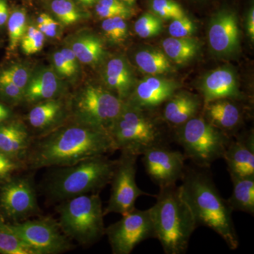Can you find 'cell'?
Instances as JSON below:
<instances>
[{
  "instance_id": "1",
  "label": "cell",
  "mask_w": 254,
  "mask_h": 254,
  "mask_svg": "<svg viewBox=\"0 0 254 254\" xmlns=\"http://www.w3.org/2000/svg\"><path fill=\"white\" fill-rule=\"evenodd\" d=\"M116 150L109 133L71 119L56 129L34 138L26 158V168L36 171L68 166Z\"/></svg>"
},
{
  "instance_id": "2",
  "label": "cell",
  "mask_w": 254,
  "mask_h": 254,
  "mask_svg": "<svg viewBox=\"0 0 254 254\" xmlns=\"http://www.w3.org/2000/svg\"><path fill=\"white\" fill-rule=\"evenodd\" d=\"M180 186L183 199L190 207L196 222L216 232L231 250L240 246L232 210L221 194L210 174L186 169Z\"/></svg>"
},
{
  "instance_id": "3",
  "label": "cell",
  "mask_w": 254,
  "mask_h": 254,
  "mask_svg": "<svg viewBox=\"0 0 254 254\" xmlns=\"http://www.w3.org/2000/svg\"><path fill=\"white\" fill-rule=\"evenodd\" d=\"M156 203L150 208L156 239L166 254H184L188 250L196 222L183 199L180 186L161 187Z\"/></svg>"
},
{
  "instance_id": "4",
  "label": "cell",
  "mask_w": 254,
  "mask_h": 254,
  "mask_svg": "<svg viewBox=\"0 0 254 254\" xmlns=\"http://www.w3.org/2000/svg\"><path fill=\"white\" fill-rule=\"evenodd\" d=\"M115 163L116 160L100 155L54 168L45 181V194L50 201L60 203L78 195L98 193L110 183Z\"/></svg>"
},
{
  "instance_id": "5",
  "label": "cell",
  "mask_w": 254,
  "mask_h": 254,
  "mask_svg": "<svg viewBox=\"0 0 254 254\" xmlns=\"http://www.w3.org/2000/svg\"><path fill=\"white\" fill-rule=\"evenodd\" d=\"M62 230L71 241L88 247L105 235L104 210L98 193L78 195L55 208Z\"/></svg>"
},
{
  "instance_id": "6",
  "label": "cell",
  "mask_w": 254,
  "mask_h": 254,
  "mask_svg": "<svg viewBox=\"0 0 254 254\" xmlns=\"http://www.w3.org/2000/svg\"><path fill=\"white\" fill-rule=\"evenodd\" d=\"M146 110L125 102L123 111L110 132L117 150L139 156L153 147L168 145V138L158 121Z\"/></svg>"
},
{
  "instance_id": "7",
  "label": "cell",
  "mask_w": 254,
  "mask_h": 254,
  "mask_svg": "<svg viewBox=\"0 0 254 254\" xmlns=\"http://www.w3.org/2000/svg\"><path fill=\"white\" fill-rule=\"evenodd\" d=\"M232 138L202 116L190 119L179 127L175 134L186 158L201 168H210L214 162L223 158Z\"/></svg>"
},
{
  "instance_id": "8",
  "label": "cell",
  "mask_w": 254,
  "mask_h": 254,
  "mask_svg": "<svg viewBox=\"0 0 254 254\" xmlns=\"http://www.w3.org/2000/svg\"><path fill=\"white\" fill-rule=\"evenodd\" d=\"M125 101L103 87L88 85L70 100L71 119L110 133Z\"/></svg>"
},
{
  "instance_id": "9",
  "label": "cell",
  "mask_w": 254,
  "mask_h": 254,
  "mask_svg": "<svg viewBox=\"0 0 254 254\" xmlns=\"http://www.w3.org/2000/svg\"><path fill=\"white\" fill-rule=\"evenodd\" d=\"M33 174L17 173L0 184V216L9 223L39 216Z\"/></svg>"
},
{
  "instance_id": "10",
  "label": "cell",
  "mask_w": 254,
  "mask_h": 254,
  "mask_svg": "<svg viewBox=\"0 0 254 254\" xmlns=\"http://www.w3.org/2000/svg\"><path fill=\"white\" fill-rule=\"evenodd\" d=\"M10 226L36 254H60L74 249L72 241L62 230L58 220L50 216H37Z\"/></svg>"
},
{
  "instance_id": "11",
  "label": "cell",
  "mask_w": 254,
  "mask_h": 254,
  "mask_svg": "<svg viewBox=\"0 0 254 254\" xmlns=\"http://www.w3.org/2000/svg\"><path fill=\"white\" fill-rule=\"evenodd\" d=\"M138 155L121 151L116 160L111 181V193L104 215L118 213L125 215L135 208L137 198L142 195L155 196L142 190L136 182Z\"/></svg>"
},
{
  "instance_id": "12",
  "label": "cell",
  "mask_w": 254,
  "mask_h": 254,
  "mask_svg": "<svg viewBox=\"0 0 254 254\" xmlns=\"http://www.w3.org/2000/svg\"><path fill=\"white\" fill-rule=\"evenodd\" d=\"M112 253L129 254L143 241L156 238L150 208L141 210L135 208L123 215L118 222L105 227Z\"/></svg>"
},
{
  "instance_id": "13",
  "label": "cell",
  "mask_w": 254,
  "mask_h": 254,
  "mask_svg": "<svg viewBox=\"0 0 254 254\" xmlns=\"http://www.w3.org/2000/svg\"><path fill=\"white\" fill-rule=\"evenodd\" d=\"M142 155L145 171L160 188L177 185L185 175L186 157L178 150L170 149L168 145L153 147Z\"/></svg>"
},
{
  "instance_id": "14",
  "label": "cell",
  "mask_w": 254,
  "mask_h": 254,
  "mask_svg": "<svg viewBox=\"0 0 254 254\" xmlns=\"http://www.w3.org/2000/svg\"><path fill=\"white\" fill-rule=\"evenodd\" d=\"M27 115L28 125L37 132L36 137L41 136L56 129L71 120V108L58 98L44 100L33 104Z\"/></svg>"
},
{
  "instance_id": "15",
  "label": "cell",
  "mask_w": 254,
  "mask_h": 254,
  "mask_svg": "<svg viewBox=\"0 0 254 254\" xmlns=\"http://www.w3.org/2000/svg\"><path fill=\"white\" fill-rule=\"evenodd\" d=\"M179 88V83L172 80L146 78L138 83L125 102L141 109L152 110L165 103Z\"/></svg>"
},
{
  "instance_id": "16",
  "label": "cell",
  "mask_w": 254,
  "mask_h": 254,
  "mask_svg": "<svg viewBox=\"0 0 254 254\" xmlns=\"http://www.w3.org/2000/svg\"><path fill=\"white\" fill-rule=\"evenodd\" d=\"M208 41L215 53L229 55L235 53L240 45V31L236 14L229 10H222L210 22Z\"/></svg>"
},
{
  "instance_id": "17",
  "label": "cell",
  "mask_w": 254,
  "mask_h": 254,
  "mask_svg": "<svg viewBox=\"0 0 254 254\" xmlns=\"http://www.w3.org/2000/svg\"><path fill=\"white\" fill-rule=\"evenodd\" d=\"M235 136V139L232 138L223 156L231 180L254 176V133Z\"/></svg>"
},
{
  "instance_id": "18",
  "label": "cell",
  "mask_w": 254,
  "mask_h": 254,
  "mask_svg": "<svg viewBox=\"0 0 254 254\" xmlns=\"http://www.w3.org/2000/svg\"><path fill=\"white\" fill-rule=\"evenodd\" d=\"M33 139L34 137L23 122L9 119L0 123V150L11 158L26 164Z\"/></svg>"
},
{
  "instance_id": "19",
  "label": "cell",
  "mask_w": 254,
  "mask_h": 254,
  "mask_svg": "<svg viewBox=\"0 0 254 254\" xmlns=\"http://www.w3.org/2000/svg\"><path fill=\"white\" fill-rule=\"evenodd\" d=\"M202 117L231 138L235 136V132L242 122V110L230 98L204 103Z\"/></svg>"
},
{
  "instance_id": "20",
  "label": "cell",
  "mask_w": 254,
  "mask_h": 254,
  "mask_svg": "<svg viewBox=\"0 0 254 254\" xmlns=\"http://www.w3.org/2000/svg\"><path fill=\"white\" fill-rule=\"evenodd\" d=\"M203 103L225 98H240L236 77L229 68H219L209 73L202 83Z\"/></svg>"
},
{
  "instance_id": "21",
  "label": "cell",
  "mask_w": 254,
  "mask_h": 254,
  "mask_svg": "<svg viewBox=\"0 0 254 254\" xmlns=\"http://www.w3.org/2000/svg\"><path fill=\"white\" fill-rule=\"evenodd\" d=\"M63 86L57 73L50 68H42L31 75L25 90L24 100L28 103H36L44 100L60 98Z\"/></svg>"
},
{
  "instance_id": "22",
  "label": "cell",
  "mask_w": 254,
  "mask_h": 254,
  "mask_svg": "<svg viewBox=\"0 0 254 254\" xmlns=\"http://www.w3.org/2000/svg\"><path fill=\"white\" fill-rule=\"evenodd\" d=\"M200 108L201 102L196 95L175 93L165 102L162 117L165 123L178 128L197 117Z\"/></svg>"
},
{
  "instance_id": "23",
  "label": "cell",
  "mask_w": 254,
  "mask_h": 254,
  "mask_svg": "<svg viewBox=\"0 0 254 254\" xmlns=\"http://www.w3.org/2000/svg\"><path fill=\"white\" fill-rule=\"evenodd\" d=\"M105 84L120 99L125 101L132 92L133 73L126 60L114 58L107 63L104 71Z\"/></svg>"
},
{
  "instance_id": "24",
  "label": "cell",
  "mask_w": 254,
  "mask_h": 254,
  "mask_svg": "<svg viewBox=\"0 0 254 254\" xmlns=\"http://www.w3.org/2000/svg\"><path fill=\"white\" fill-rule=\"evenodd\" d=\"M69 45L78 61L86 64L98 63L105 55L104 46L101 40L87 32L75 35L70 40Z\"/></svg>"
},
{
  "instance_id": "25",
  "label": "cell",
  "mask_w": 254,
  "mask_h": 254,
  "mask_svg": "<svg viewBox=\"0 0 254 254\" xmlns=\"http://www.w3.org/2000/svg\"><path fill=\"white\" fill-rule=\"evenodd\" d=\"M233 190L227 200L232 212L254 214V176L232 179Z\"/></svg>"
},
{
  "instance_id": "26",
  "label": "cell",
  "mask_w": 254,
  "mask_h": 254,
  "mask_svg": "<svg viewBox=\"0 0 254 254\" xmlns=\"http://www.w3.org/2000/svg\"><path fill=\"white\" fill-rule=\"evenodd\" d=\"M165 55L174 63L182 64L188 63L198 53V41L190 38H168L163 42Z\"/></svg>"
},
{
  "instance_id": "27",
  "label": "cell",
  "mask_w": 254,
  "mask_h": 254,
  "mask_svg": "<svg viewBox=\"0 0 254 254\" xmlns=\"http://www.w3.org/2000/svg\"><path fill=\"white\" fill-rule=\"evenodd\" d=\"M135 61L140 69L148 74H162L171 70V64L167 55L157 50L138 52Z\"/></svg>"
},
{
  "instance_id": "28",
  "label": "cell",
  "mask_w": 254,
  "mask_h": 254,
  "mask_svg": "<svg viewBox=\"0 0 254 254\" xmlns=\"http://www.w3.org/2000/svg\"><path fill=\"white\" fill-rule=\"evenodd\" d=\"M0 254H36L0 216Z\"/></svg>"
},
{
  "instance_id": "29",
  "label": "cell",
  "mask_w": 254,
  "mask_h": 254,
  "mask_svg": "<svg viewBox=\"0 0 254 254\" xmlns=\"http://www.w3.org/2000/svg\"><path fill=\"white\" fill-rule=\"evenodd\" d=\"M26 20V12L23 9L14 10L9 16L7 26L10 50H16L20 44L21 38L27 29Z\"/></svg>"
},
{
  "instance_id": "30",
  "label": "cell",
  "mask_w": 254,
  "mask_h": 254,
  "mask_svg": "<svg viewBox=\"0 0 254 254\" xmlns=\"http://www.w3.org/2000/svg\"><path fill=\"white\" fill-rule=\"evenodd\" d=\"M50 8L63 24H73L81 19V10L72 0H53Z\"/></svg>"
},
{
  "instance_id": "31",
  "label": "cell",
  "mask_w": 254,
  "mask_h": 254,
  "mask_svg": "<svg viewBox=\"0 0 254 254\" xmlns=\"http://www.w3.org/2000/svg\"><path fill=\"white\" fill-rule=\"evenodd\" d=\"M150 9L162 20L173 21L186 16L181 5L174 0H151Z\"/></svg>"
},
{
  "instance_id": "32",
  "label": "cell",
  "mask_w": 254,
  "mask_h": 254,
  "mask_svg": "<svg viewBox=\"0 0 254 254\" xmlns=\"http://www.w3.org/2000/svg\"><path fill=\"white\" fill-rule=\"evenodd\" d=\"M161 18L153 13H146L138 18L134 24V30L138 36L143 38L157 36L163 31Z\"/></svg>"
},
{
  "instance_id": "33",
  "label": "cell",
  "mask_w": 254,
  "mask_h": 254,
  "mask_svg": "<svg viewBox=\"0 0 254 254\" xmlns=\"http://www.w3.org/2000/svg\"><path fill=\"white\" fill-rule=\"evenodd\" d=\"M101 26L107 38L115 43L125 41L128 36V26L121 16L105 18Z\"/></svg>"
},
{
  "instance_id": "34",
  "label": "cell",
  "mask_w": 254,
  "mask_h": 254,
  "mask_svg": "<svg viewBox=\"0 0 254 254\" xmlns=\"http://www.w3.org/2000/svg\"><path fill=\"white\" fill-rule=\"evenodd\" d=\"M44 43L45 35L38 28L29 26L21 38L20 44L25 55H31L41 51Z\"/></svg>"
},
{
  "instance_id": "35",
  "label": "cell",
  "mask_w": 254,
  "mask_h": 254,
  "mask_svg": "<svg viewBox=\"0 0 254 254\" xmlns=\"http://www.w3.org/2000/svg\"><path fill=\"white\" fill-rule=\"evenodd\" d=\"M26 170H27L26 164L0 150V184Z\"/></svg>"
},
{
  "instance_id": "36",
  "label": "cell",
  "mask_w": 254,
  "mask_h": 254,
  "mask_svg": "<svg viewBox=\"0 0 254 254\" xmlns=\"http://www.w3.org/2000/svg\"><path fill=\"white\" fill-rule=\"evenodd\" d=\"M0 77L4 78L19 88L26 90L31 77L29 69L23 65H14L0 73Z\"/></svg>"
},
{
  "instance_id": "37",
  "label": "cell",
  "mask_w": 254,
  "mask_h": 254,
  "mask_svg": "<svg viewBox=\"0 0 254 254\" xmlns=\"http://www.w3.org/2000/svg\"><path fill=\"white\" fill-rule=\"evenodd\" d=\"M25 91L4 78L0 77V98L12 104L24 101Z\"/></svg>"
},
{
  "instance_id": "38",
  "label": "cell",
  "mask_w": 254,
  "mask_h": 254,
  "mask_svg": "<svg viewBox=\"0 0 254 254\" xmlns=\"http://www.w3.org/2000/svg\"><path fill=\"white\" fill-rule=\"evenodd\" d=\"M169 33L173 38H189L195 33V23L187 16L173 20L169 26Z\"/></svg>"
},
{
  "instance_id": "39",
  "label": "cell",
  "mask_w": 254,
  "mask_h": 254,
  "mask_svg": "<svg viewBox=\"0 0 254 254\" xmlns=\"http://www.w3.org/2000/svg\"><path fill=\"white\" fill-rule=\"evenodd\" d=\"M95 12L100 17L103 18L116 17V16H121L125 18L131 14L132 11L129 6L122 9V8L104 6L97 3L95 5Z\"/></svg>"
},
{
  "instance_id": "40",
  "label": "cell",
  "mask_w": 254,
  "mask_h": 254,
  "mask_svg": "<svg viewBox=\"0 0 254 254\" xmlns=\"http://www.w3.org/2000/svg\"><path fill=\"white\" fill-rule=\"evenodd\" d=\"M53 64L55 72L64 77H71L76 73L69 66L60 51L56 52L53 55Z\"/></svg>"
},
{
  "instance_id": "41",
  "label": "cell",
  "mask_w": 254,
  "mask_h": 254,
  "mask_svg": "<svg viewBox=\"0 0 254 254\" xmlns=\"http://www.w3.org/2000/svg\"><path fill=\"white\" fill-rule=\"evenodd\" d=\"M38 29L45 36L53 38L58 36L60 30V24L53 18H50L47 22L38 24Z\"/></svg>"
},
{
  "instance_id": "42",
  "label": "cell",
  "mask_w": 254,
  "mask_h": 254,
  "mask_svg": "<svg viewBox=\"0 0 254 254\" xmlns=\"http://www.w3.org/2000/svg\"><path fill=\"white\" fill-rule=\"evenodd\" d=\"M62 54H63L64 58L67 62L69 66H71V68L77 73L78 69V60L76 58V55L72 50L70 48H63V50H60Z\"/></svg>"
},
{
  "instance_id": "43",
  "label": "cell",
  "mask_w": 254,
  "mask_h": 254,
  "mask_svg": "<svg viewBox=\"0 0 254 254\" xmlns=\"http://www.w3.org/2000/svg\"><path fill=\"white\" fill-rule=\"evenodd\" d=\"M98 4L104 5V6H111V7L115 8H124L128 7V5L125 4L120 0H98Z\"/></svg>"
},
{
  "instance_id": "44",
  "label": "cell",
  "mask_w": 254,
  "mask_h": 254,
  "mask_svg": "<svg viewBox=\"0 0 254 254\" xmlns=\"http://www.w3.org/2000/svg\"><path fill=\"white\" fill-rule=\"evenodd\" d=\"M247 29H248L249 36H250L251 40L254 41V9L252 7L250 9L248 14V19H247Z\"/></svg>"
},
{
  "instance_id": "45",
  "label": "cell",
  "mask_w": 254,
  "mask_h": 254,
  "mask_svg": "<svg viewBox=\"0 0 254 254\" xmlns=\"http://www.w3.org/2000/svg\"><path fill=\"white\" fill-rule=\"evenodd\" d=\"M11 118V110L5 106L4 105L0 103V123H4L6 120Z\"/></svg>"
},
{
  "instance_id": "46",
  "label": "cell",
  "mask_w": 254,
  "mask_h": 254,
  "mask_svg": "<svg viewBox=\"0 0 254 254\" xmlns=\"http://www.w3.org/2000/svg\"><path fill=\"white\" fill-rule=\"evenodd\" d=\"M51 18L48 14H42L38 16V24H42V23H44L47 22L50 18Z\"/></svg>"
},
{
  "instance_id": "47",
  "label": "cell",
  "mask_w": 254,
  "mask_h": 254,
  "mask_svg": "<svg viewBox=\"0 0 254 254\" xmlns=\"http://www.w3.org/2000/svg\"><path fill=\"white\" fill-rule=\"evenodd\" d=\"M82 4L86 5V6H91L94 4L98 0H78Z\"/></svg>"
},
{
  "instance_id": "48",
  "label": "cell",
  "mask_w": 254,
  "mask_h": 254,
  "mask_svg": "<svg viewBox=\"0 0 254 254\" xmlns=\"http://www.w3.org/2000/svg\"><path fill=\"white\" fill-rule=\"evenodd\" d=\"M120 1H122L123 2L125 3V4L128 5V6H131V5L134 4L136 0H120Z\"/></svg>"
},
{
  "instance_id": "49",
  "label": "cell",
  "mask_w": 254,
  "mask_h": 254,
  "mask_svg": "<svg viewBox=\"0 0 254 254\" xmlns=\"http://www.w3.org/2000/svg\"><path fill=\"white\" fill-rule=\"evenodd\" d=\"M4 1L5 0H0V9H1V5H2L3 2H4Z\"/></svg>"
}]
</instances>
